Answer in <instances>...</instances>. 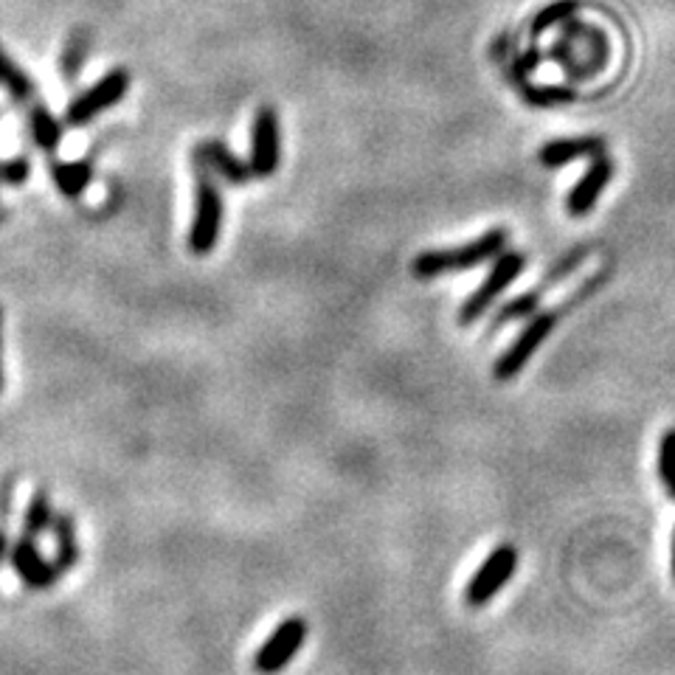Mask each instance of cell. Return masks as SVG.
Returning <instances> with one entry per match:
<instances>
[{
	"label": "cell",
	"instance_id": "cell-13",
	"mask_svg": "<svg viewBox=\"0 0 675 675\" xmlns=\"http://www.w3.org/2000/svg\"><path fill=\"white\" fill-rule=\"evenodd\" d=\"M51 177H54V186L59 189V195L79 197L88 189V186H91L93 166L88 164V161H73V164H68V161H54Z\"/></svg>",
	"mask_w": 675,
	"mask_h": 675
},
{
	"label": "cell",
	"instance_id": "cell-20",
	"mask_svg": "<svg viewBox=\"0 0 675 675\" xmlns=\"http://www.w3.org/2000/svg\"><path fill=\"white\" fill-rule=\"evenodd\" d=\"M659 476H662L667 496L675 501V428L664 433L662 445H659Z\"/></svg>",
	"mask_w": 675,
	"mask_h": 675
},
{
	"label": "cell",
	"instance_id": "cell-15",
	"mask_svg": "<svg viewBox=\"0 0 675 675\" xmlns=\"http://www.w3.org/2000/svg\"><path fill=\"white\" fill-rule=\"evenodd\" d=\"M28 127H32L34 144L43 152H54L59 147V141H62V127H59V121L54 118V113L48 110V107H32V113H28Z\"/></svg>",
	"mask_w": 675,
	"mask_h": 675
},
{
	"label": "cell",
	"instance_id": "cell-11",
	"mask_svg": "<svg viewBox=\"0 0 675 675\" xmlns=\"http://www.w3.org/2000/svg\"><path fill=\"white\" fill-rule=\"evenodd\" d=\"M605 152L603 138L597 136H583V138H558V141H549V144L540 147L538 161L546 170H558V166H569L574 161H583V158H597Z\"/></svg>",
	"mask_w": 675,
	"mask_h": 675
},
{
	"label": "cell",
	"instance_id": "cell-1",
	"mask_svg": "<svg viewBox=\"0 0 675 675\" xmlns=\"http://www.w3.org/2000/svg\"><path fill=\"white\" fill-rule=\"evenodd\" d=\"M507 243H510V234L504 229H492L481 234L479 240L459 245V248L422 251V254L414 256L411 274L420 282H431V279H440V276L447 274H462V270H470L476 265L492 263L501 251H507Z\"/></svg>",
	"mask_w": 675,
	"mask_h": 675
},
{
	"label": "cell",
	"instance_id": "cell-6",
	"mask_svg": "<svg viewBox=\"0 0 675 675\" xmlns=\"http://www.w3.org/2000/svg\"><path fill=\"white\" fill-rule=\"evenodd\" d=\"M307 642V622L302 617H288L284 622L276 625V630L263 642V648L256 650L254 670L263 675L282 673L299 650Z\"/></svg>",
	"mask_w": 675,
	"mask_h": 675
},
{
	"label": "cell",
	"instance_id": "cell-16",
	"mask_svg": "<svg viewBox=\"0 0 675 675\" xmlns=\"http://www.w3.org/2000/svg\"><path fill=\"white\" fill-rule=\"evenodd\" d=\"M578 9L580 0H555V3H549V7H544L538 14H535V20H532V34L540 37V34L549 32V28L563 26L566 20L574 18Z\"/></svg>",
	"mask_w": 675,
	"mask_h": 675
},
{
	"label": "cell",
	"instance_id": "cell-10",
	"mask_svg": "<svg viewBox=\"0 0 675 675\" xmlns=\"http://www.w3.org/2000/svg\"><path fill=\"white\" fill-rule=\"evenodd\" d=\"M12 566L18 571V578L34 591H46L57 583V563H48L43 558V551L37 549L34 538H20L12 549Z\"/></svg>",
	"mask_w": 675,
	"mask_h": 675
},
{
	"label": "cell",
	"instance_id": "cell-8",
	"mask_svg": "<svg viewBox=\"0 0 675 675\" xmlns=\"http://www.w3.org/2000/svg\"><path fill=\"white\" fill-rule=\"evenodd\" d=\"M282 158V132H279V116L274 107H259L251 130V155L248 166L254 177H270L279 170Z\"/></svg>",
	"mask_w": 675,
	"mask_h": 675
},
{
	"label": "cell",
	"instance_id": "cell-18",
	"mask_svg": "<svg viewBox=\"0 0 675 675\" xmlns=\"http://www.w3.org/2000/svg\"><path fill=\"white\" fill-rule=\"evenodd\" d=\"M521 88V96L535 107H551V105H563V102H571L574 98V91L569 88H558V85H532L529 79H521L515 82Z\"/></svg>",
	"mask_w": 675,
	"mask_h": 675
},
{
	"label": "cell",
	"instance_id": "cell-24",
	"mask_svg": "<svg viewBox=\"0 0 675 675\" xmlns=\"http://www.w3.org/2000/svg\"><path fill=\"white\" fill-rule=\"evenodd\" d=\"M538 66H540V51H538V48H529L526 54H519V59L512 62L510 73H512V79H515V82H521V79L529 77V73L535 71Z\"/></svg>",
	"mask_w": 675,
	"mask_h": 675
},
{
	"label": "cell",
	"instance_id": "cell-23",
	"mask_svg": "<svg viewBox=\"0 0 675 675\" xmlns=\"http://www.w3.org/2000/svg\"><path fill=\"white\" fill-rule=\"evenodd\" d=\"M32 175V161L26 155H14L0 164V181L9 186H23Z\"/></svg>",
	"mask_w": 675,
	"mask_h": 675
},
{
	"label": "cell",
	"instance_id": "cell-21",
	"mask_svg": "<svg viewBox=\"0 0 675 675\" xmlns=\"http://www.w3.org/2000/svg\"><path fill=\"white\" fill-rule=\"evenodd\" d=\"M88 57V34L79 28V32L71 34V39H68L66 54H62V77L73 79L79 73V68H82V62H85Z\"/></svg>",
	"mask_w": 675,
	"mask_h": 675
},
{
	"label": "cell",
	"instance_id": "cell-7",
	"mask_svg": "<svg viewBox=\"0 0 675 675\" xmlns=\"http://www.w3.org/2000/svg\"><path fill=\"white\" fill-rule=\"evenodd\" d=\"M127 88H130V73H127L125 68H116V71H110L107 77L98 79L91 91L79 93V96L73 98L71 105H68L66 121L71 127L88 125L98 113H105L107 107L118 105V102L125 98Z\"/></svg>",
	"mask_w": 675,
	"mask_h": 675
},
{
	"label": "cell",
	"instance_id": "cell-19",
	"mask_svg": "<svg viewBox=\"0 0 675 675\" xmlns=\"http://www.w3.org/2000/svg\"><path fill=\"white\" fill-rule=\"evenodd\" d=\"M54 515H57V512H54L48 492L39 490L37 496L32 499V504L26 507V519H23V526H26L28 538H37V535H43V532H46L48 526L54 524Z\"/></svg>",
	"mask_w": 675,
	"mask_h": 675
},
{
	"label": "cell",
	"instance_id": "cell-3",
	"mask_svg": "<svg viewBox=\"0 0 675 675\" xmlns=\"http://www.w3.org/2000/svg\"><path fill=\"white\" fill-rule=\"evenodd\" d=\"M223 225V197L211 181L203 164H197V191H195V217L189 229V248L195 256H209L220 240Z\"/></svg>",
	"mask_w": 675,
	"mask_h": 675
},
{
	"label": "cell",
	"instance_id": "cell-25",
	"mask_svg": "<svg viewBox=\"0 0 675 675\" xmlns=\"http://www.w3.org/2000/svg\"><path fill=\"white\" fill-rule=\"evenodd\" d=\"M0 392H3V310H0Z\"/></svg>",
	"mask_w": 675,
	"mask_h": 675
},
{
	"label": "cell",
	"instance_id": "cell-2",
	"mask_svg": "<svg viewBox=\"0 0 675 675\" xmlns=\"http://www.w3.org/2000/svg\"><path fill=\"white\" fill-rule=\"evenodd\" d=\"M526 270V254H521V251H501L496 259H492V268L490 274H487L485 282L479 284V288L473 290L470 295H467V302L462 304L459 310V324L462 327H470V324H476L481 318V315L487 313V310L496 304V299H499L501 293H504L507 288H510L515 279H519L521 274Z\"/></svg>",
	"mask_w": 675,
	"mask_h": 675
},
{
	"label": "cell",
	"instance_id": "cell-9",
	"mask_svg": "<svg viewBox=\"0 0 675 675\" xmlns=\"http://www.w3.org/2000/svg\"><path fill=\"white\" fill-rule=\"evenodd\" d=\"M610 177H614V161H610L608 155H597L591 158V166L585 170V175L580 177L578 184H574V189L569 191V200H566V209H569L571 217H585L591 209H594V203L600 200V195L605 191V186L610 184Z\"/></svg>",
	"mask_w": 675,
	"mask_h": 675
},
{
	"label": "cell",
	"instance_id": "cell-22",
	"mask_svg": "<svg viewBox=\"0 0 675 675\" xmlns=\"http://www.w3.org/2000/svg\"><path fill=\"white\" fill-rule=\"evenodd\" d=\"M540 299H544V288H535L526 295H521V299H515V302H510L501 310V324L515 322V318H529L532 313H538Z\"/></svg>",
	"mask_w": 675,
	"mask_h": 675
},
{
	"label": "cell",
	"instance_id": "cell-17",
	"mask_svg": "<svg viewBox=\"0 0 675 675\" xmlns=\"http://www.w3.org/2000/svg\"><path fill=\"white\" fill-rule=\"evenodd\" d=\"M0 85L7 88V91L12 93V98H18V102H26V98H32L34 93L32 79L23 73V68L14 66L3 48H0Z\"/></svg>",
	"mask_w": 675,
	"mask_h": 675
},
{
	"label": "cell",
	"instance_id": "cell-12",
	"mask_svg": "<svg viewBox=\"0 0 675 675\" xmlns=\"http://www.w3.org/2000/svg\"><path fill=\"white\" fill-rule=\"evenodd\" d=\"M197 161L203 166H209L214 175H220L225 184L231 186H243L248 184V177H254L248 161L236 158L234 152H231L225 144H220V141H206V144L197 150Z\"/></svg>",
	"mask_w": 675,
	"mask_h": 675
},
{
	"label": "cell",
	"instance_id": "cell-26",
	"mask_svg": "<svg viewBox=\"0 0 675 675\" xmlns=\"http://www.w3.org/2000/svg\"><path fill=\"white\" fill-rule=\"evenodd\" d=\"M7 551H9V538L7 532H0V560L7 558Z\"/></svg>",
	"mask_w": 675,
	"mask_h": 675
},
{
	"label": "cell",
	"instance_id": "cell-5",
	"mask_svg": "<svg viewBox=\"0 0 675 675\" xmlns=\"http://www.w3.org/2000/svg\"><path fill=\"white\" fill-rule=\"evenodd\" d=\"M515 569H519V549L512 544L496 546L479 566V571L473 574L470 583L465 585V603L470 608H485L490 600H496L504 591Z\"/></svg>",
	"mask_w": 675,
	"mask_h": 675
},
{
	"label": "cell",
	"instance_id": "cell-27",
	"mask_svg": "<svg viewBox=\"0 0 675 675\" xmlns=\"http://www.w3.org/2000/svg\"><path fill=\"white\" fill-rule=\"evenodd\" d=\"M673 574H675V532H673Z\"/></svg>",
	"mask_w": 675,
	"mask_h": 675
},
{
	"label": "cell",
	"instance_id": "cell-14",
	"mask_svg": "<svg viewBox=\"0 0 675 675\" xmlns=\"http://www.w3.org/2000/svg\"><path fill=\"white\" fill-rule=\"evenodd\" d=\"M54 538H57V569L71 571L79 563V544H77V526L68 512L54 515Z\"/></svg>",
	"mask_w": 675,
	"mask_h": 675
},
{
	"label": "cell",
	"instance_id": "cell-4",
	"mask_svg": "<svg viewBox=\"0 0 675 675\" xmlns=\"http://www.w3.org/2000/svg\"><path fill=\"white\" fill-rule=\"evenodd\" d=\"M555 324H558V310L532 313L526 327L519 333V338H515V341L501 352L499 361H496V366H492V377L501 383L519 377V374L526 369V363L532 361V354L544 347L546 338H549L551 329H555Z\"/></svg>",
	"mask_w": 675,
	"mask_h": 675
}]
</instances>
